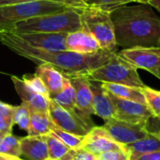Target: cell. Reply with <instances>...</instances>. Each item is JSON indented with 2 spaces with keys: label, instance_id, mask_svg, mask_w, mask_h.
<instances>
[{
  "label": "cell",
  "instance_id": "4dcf8cb0",
  "mask_svg": "<svg viewBox=\"0 0 160 160\" xmlns=\"http://www.w3.org/2000/svg\"><path fill=\"white\" fill-rule=\"evenodd\" d=\"M61 160H98L94 154L80 148L76 150H70Z\"/></svg>",
  "mask_w": 160,
  "mask_h": 160
},
{
  "label": "cell",
  "instance_id": "b9f144b4",
  "mask_svg": "<svg viewBox=\"0 0 160 160\" xmlns=\"http://www.w3.org/2000/svg\"><path fill=\"white\" fill-rule=\"evenodd\" d=\"M158 48H160V38H159V43H158Z\"/></svg>",
  "mask_w": 160,
  "mask_h": 160
},
{
  "label": "cell",
  "instance_id": "ba28073f",
  "mask_svg": "<svg viewBox=\"0 0 160 160\" xmlns=\"http://www.w3.org/2000/svg\"><path fill=\"white\" fill-rule=\"evenodd\" d=\"M103 128L114 142L124 146L136 142L146 137L148 134V131L146 130V123L131 124L115 118L105 121Z\"/></svg>",
  "mask_w": 160,
  "mask_h": 160
},
{
  "label": "cell",
  "instance_id": "cb8c5ba5",
  "mask_svg": "<svg viewBox=\"0 0 160 160\" xmlns=\"http://www.w3.org/2000/svg\"><path fill=\"white\" fill-rule=\"evenodd\" d=\"M0 154L21 158L20 138L12 133L5 135L0 143Z\"/></svg>",
  "mask_w": 160,
  "mask_h": 160
},
{
  "label": "cell",
  "instance_id": "44dd1931",
  "mask_svg": "<svg viewBox=\"0 0 160 160\" xmlns=\"http://www.w3.org/2000/svg\"><path fill=\"white\" fill-rule=\"evenodd\" d=\"M54 124L49 113L30 112V132L29 136H44L52 132Z\"/></svg>",
  "mask_w": 160,
  "mask_h": 160
},
{
  "label": "cell",
  "instance_id": "d6a6232c",
  "mask_svg": "<svg viewBox=\"0 0 160 160\" xmlns=\"http://www.w3.org/2000/svg\"><path fill=\"white\" fill-rule=\"evenodd\" d=\"M146 130L160 141V117H151L146 122Z\"/></svg>",
  "mask_w": 160,
  "mask_h": 160
},
{
  "label": "cell",
  "instance_id": "484cf974",
  "mask_svg": "<svg viewBox=\"0 0 160 160\" xmlns=\"http://www.w3.org/2000/svg\"><path fill=\"white\" fill-rule=\"evenodd\" d=\"M51 133H52L54 136H56L66 146H68L71 150L80 149L82 142L83 141V138H84L82 136H77V135L71 134L69 132L64 131V130L56 128L55 126L53 127Z\"/></svg>",
  "mask_w": 160,
  "mask_h": 160
},
{
  "label": "cell",
  "instance_id": "7bdbcfd3",
  "mask_svg": "<svg viewBox=\"0 0 160 160\" xmlns=\"http://www.w3.org/2000/svg\"><path fill=\"white\" fill-rule=\"evenodd\" d=\"M83 1H84V0H83Z\"/></svg>",
  "mask_w": 160,
  "mask_h": 160
},
{
  "label": "cell",
  "instance_id": "7402d4cb",
  "mask_svg": "<svg viewBox=\"0 0 160 160\" xmlns=\"http://www.w3.org/2000/svg\"><path fill=\"white\" fill-rule=\"evenodd\" d=\"M50 99L53 100L55 103H57L58 105L62 106L65 109H68L70 111H76L75 90L68 77H65L64 87L62 91L54 96H52Z\"/></svg>",
  "mask_w": 160,
  "mask_h": 160
},
{
  "label": "cell",
  "instance_id": "ac0fdd59",
  "mask_svg": "<svg viewBox=\"0 0 160 160\" xmlns=\"http://www.w3.org/2000/svg\"><path fill=\"white\" fill-rule=\"evenodd\" d=\"M43 82L50 93V98L62 91L65 76L50 64L38 65L35 72Z\"/></svg>",
  "mask_w": 160,
  "mask_h": 160
},
{
  "label": "cell",
  "instance_id": "83f0119b",
  "mask_svg": "<svg viewBox=\"0 0 160 160\" xmlns=\"http://www.w3.org/2000/svg\"><path fill=\"white\" fill-rule=\"evenodd\" d=\"M146 105L152 112L154 116L160 117V91L155 90L149 86L142 88Z\"/></svg>",
  "mask_w": 160,
  "mask_h": 160
},
{
  "label": "cell",
  "instance_id": "5bb4252c",
  "mask_svg": "<svg viewBox=\"0 0 160 160\" xmlns=\"http://www.w3.org/2000/svg\"><path fill=\"white\" fill-rule=\"evenodd\" d=\"M11 81L13 82L17 94L22 99V102L28 107L30 112L49 113L50 98L31 90L24 83L22 78H19L17 76H11Z\"/></svg>",
  "mask_w": 160,
  "mask_h": 160
},
{
  "label": "cell",
  "instance_id": "9c48e42d",
  "mask_svg": "<svg viewBox=\"0 0 160 160\" xmlns=\"http://www.w3.org/2000/svg\"><path fill=\"white\" fill-rule=\"evenodd\" d=\"M118 56L135 68H142L153 74L160 68V48L133 47L123 49Z\"/></svg>",
  "mask_w": 160,
  "mask_h": 160
},
{
  "label": "cell",
  "instance_id": "1f68e13d",
  "mask_svg": "<svg viewBox=\"0 0 160 160\" xmlns=\"http://www.w3.org/2000/svg\"><path fill=\"white\" fill-rule=\"evenodd\" d=\"M98 160H130V156L127 150L110 151L98 157Z\"/></svg>",
  "mask_w": 160,
  "mask_h": 160
},
{
  "label": "cell",
  "instance_id": "52a82bcc",
  "mask_svg": "<svg viewBox=\"0 0 160 160\" xmlns=\"http://www.w3.org/2000/svg\"><path fill=\"white\" fill-rule=\"evenodd\" d=\"M49 115L54 126L71 134L85 137L95 127L92 120L82 117L77 111H70L50 99Z\"/></svg>",
  "mask_w": 160,
  "mask_h": 160
},
{
  "label": "cell",
  "instance_id": "74e56055",
  "mask_svg": "<svg viewBox=\"0 0 160 160\" xmlns=\"http://www.w3.org/2000/svg\"><path fill=\"white\" fill-rule=\"evenodd\" d=\"M0 160H22L20 158H15V157H10V156H7V155H3L0 154Z\"/></svg>",
  "mask_w": 160,
  "mask_h": 160
},
{
  "label": "cell",
  "instance_id": "e0dca14e",
  "mask_svg": "<svg viewBox=\"0 0 160 160\" xmlns=\"http://www.w3.org/2000/svg\"><path fill=\"white\" fill-rule=\"evenodd\" d=\"M90 86L93 94L92 103L94 114L102 118L104 121L114 118V107L109 94L101 87V83L90 81Z\"/></svg>",
  "mask_w": 160,
  "mask_h": 160
},
{
  "label": "cell",
  "instance_id": "60d3db41",
  "mask_svg": "<svg viewBox=\"0 0 160 160\" xmlns=\"http://www.w3.org/2000/svg\"><path fill=\"white\" fill-rule=\"evenodd\" d=\"M4 136H5V134H3L2 132H0V143H1V142H2V140H3V138H4Z\"/></svg>",
  "mask_w": 160,
  "mask_h": 160
},
{
  "label": "cell",
  "instance_id": "7a4b0ae2",
  "mask_svg": "<svg viewBox=\"0 0 160 160\" xmlns=\"http://www.w3.org/2000/svg\"><path fill=\"white\" fill-rule=\"evenodd\" d=\"M117 46L158 47L160 18L149 4L127 5L111 12Z\"/></svg>",
  "mask_w": 160,
  "mask_h": 160
},
{
  "label": "cell",
  "instance_id": "30bf717a",
  "mask_svg": "<svg viewBox=\"0 0 160 160\" xmlns=\"http://www.w3.org/2000/svg\"><path fill=\"white\" fill-rule=\"evenodd\" d=\"M109 97L114 107L115 119L131 124H144L154 116L147 105L121 99L111 94Z\"/></svg>",
  "mask_w": 160,
  "mask_h": 160
},
{
  "label": "cell",
  "instance_id": "6da1fadb",
  "mask_svg": "<svg viewBox=\"0 0 160 160\" xmlns=\"http://www.w3.org/2000/svg\"><path fill=\"white\" fill-rule=\"evenodd\" d=\"M0 42L15 53L40 64H50L65 77L86 76L93 70L108 64L116 52L100 50L93 53L70 51L48 52L34 48L21 40L12 32H0Z\"/></svg>",
  "mask_w": 160,
  "mask_h": 160
},
{
  "label": "cell",
  "instance_id": "2e32d148",
  "mask_svg": "<svg viewBox=\"0 0 160 160\" xmlns=\"http://www.w3.org/2000/svg\"><path fill=\"white\" fill-rule=\"evenodd\" d=\"M21 158L23 160H49L48 145L44 136L20 138Z\"/></svg>",
  "mask_w": 160,
  "mask_h": 160
},
{
  "label": "cell",
  "instance_id": "f546056e",
  "mask_svg": "<svg viewBox=\"0 0 160 160\" xmlns=\"http://www.w3.org/2000/svg\"><path fill=\"white\" fill-rule=\"evenodd\" d=\"M38 1H52V2L62 3L70 8H79V9H82L85 7H87V5L83 0H0V6L27 3V2H38Z\"/></svg>",
  "mask_w": 160,
  "mask_h": 160
},
{
  "label": "cell",
  "instance_id": "d590c367",
  "mask_svg": "<svg viewBox=\"0 0 160 160\" xmlns=\"http://www.w3.org/2000/svg\"><path fill=\"white\" fill-rule=\"evenodd\" d=\"M130 160H160V152L151 153L143 156H140L138 158H131Z\"/></svg>",
  "mask_w": 160,
  "mask_h": 160
},
{
  "label": "cell",
  "instance_id": "ffe728a7",
  "mask_svg": "<svg viewBox=\"0 0 160 160\" xmlns=\"http://www.w3.org/2000/svg\"><path fill=\"white\" fill-rule=\"evenodd\" d=\"M127 151L130 156V159L138 158L140 156L160 152V141L151 134H147L143 139L133 142L128 145H125Z\"/></svg>",
  "mask_w": 160,
  "mask_h": 160
},
{
  "label": "cell",
  "instance_id": "ab89813d",
  "mask_svg": "<svg viewBox=\"0 0 160 160\" xmlns=\"http://www.w3.org/2000/svg\"><path fill=\"white\" fill-rule=\"evenodd\" d=\"M136 2H138L139 4H148L149 0H136Z\"/></svg>",
  "mask_w": 160,
  "mask_h": 160
},
{
  "label": "cell",
  "instance_id": "277c9868",
  "mask_svg": "<svg viewBox=\"0 0 160 160\" xmlns=\"http://www.w3.org/2000/svg\"><path fill=\"white\" fill-rule=\"evenodd\" d=\"M69 8H74L52 1L27 2L0 6V32H11L16 23L27 19L62 12Z\"/></svg>",
  "mask_w": 160,
  "mask_h": 160
},
{
  "label": "cell",
  "instance_id": "e575fe53",
  "mask_svg": "<svg viewBox=\"0 0 160 160\" xmlns=\"http://www.w3.org/2000/svg\"><path fill=\"white\" fill-rule=\"evenodd\" d=\"M13 126H14L13 124H11L10 122H8V120H6L4 117L0 115V132H2L5 135L12 133Z\"/></svg>",
  "mask_w": 160,
  "mask_h": 160
},
{
  "label": "cell",
  "instance_id": "8d00e7d4",
  "mask_svg": "<svg viewBox=\"0 0 160 160\" xmlns=\"http://www.w3.org/2000/svg\"><path fill=\"white\" fill-rule=\"evenodd\" d=\"M148 4L154 8H156L160 13V0H149Z\"/></svg>",
  "mask_w": 160,
  "mask_h": 160
},
{
  "label": "cell",
  "instance_id": "f1b7e54d",
  "mask_svg": "<svg viewBox=\"0 0 160 160\" xmlns=\"http://www.w3.org/2000/svg\"><path fill=\"white\" fill-rule=\"evenodd\" d=\"M22 81L24 82V83L34 92L40 94L48 98H50V93L48 91V89L46 88L45 84L43 83V82L41 81V79L36 74H25L22 76Z\"/></svg>",
  "mask_w": 160,
  "mask_h": 160
},
{
  "label": "cell",
  "instance_id": "5b68a950",
  "mask_svg": "<svg viewBox=\"0 0 160 160\" xmlns=\"http://www.w3.org/2000/svg\"><path fill=\"white\" fill-rule=\"evenodd\" d=\"M82 30L92 35L102 50L116 52L117 44L111 12L94 7H85L81 10Z\"/></svg>",
  "mask_w": 160,
  "mask_h": 160
},
{
  "label": "cell",
  "instance_id": "603a6c76",
  "mask_svg": "<svg viewBox=\"0 0 160 160\" xmlns=\"http://www.w3.org/2000/svg\"><path fill=\"white\" fill-rule=\"evenodd\" d=\"M44 138L48 145L49 160H61L71 150L52 133L44 135Z\"/></svg>",
  "mask_w": 160,
  "mask_h": 160
},
{
  "label": "cell",
  "instance_id": "f35d334b",
  "mask_svg": "<svg viewBox=\"0 0 160 160\" xmlns=\"http://www.w3.org/2000/svg\"><path fill=\"white\" fill-rule=\"evenodd\" d=\"M153 74H154L156 77H158V79H160V68H158V69H157L155 72H153Z\"/></svg>",
  "mask_w": 160,
  "mask_h": 160
},
{
  "label": "cell",
  "instance_id": "d4e9b609",
  "mask_svg": "<svg viewBox=\"0 0 160 160\" xmlns=\"http://www.w3.org/2000/svg\"><path fill=\"white\" fill-rule=\"evenodd\" d=\"M13 125H18L27 134L30 132V111L24 103H21L19 106H15L14 113L12 116Z\"/></svg>",
  "mask_w": 160,
  "mask_h": 160
},
{
  "label": "cell",
  "instance_id": "9a60e30c",
  "mask_svg": "<svg viewBox=\"0 0 160 160\" xmlns=\"http://www.w3.org/2000/svg\"><path fill=\"white\" fill-rule=\"evenodd\" d=\"M65 43L67 51L79 53H93L102 50L98 40L83 30L67 34Z\"/></svg>",
  "mask_w": 160,
  "mask_h": 160
},
{
  "label": "cell",
  "instance_id": "8992f818",
  "mask_svg": "<svg viewBox=\"0 0 160 160\" xmlns=\"http://www.w3.org/2000/svg\"><path fill=\"white\" fill-rule=\"evenodd\" d=\"M86 77L89 81L116 83L142 89L146 85L142 81L137 68L121 59L116 53L106 65L93 70Z\"/></svg>",
  "mask_w": 160,
  "mask_h": 160
},
{
  "label": "cell",
  "instance_id": "4fadbf2b",
  "mask_svg": "<svg viewBox=\"0 0 160 160\" xmlns=\"http://www.w3.org/2000/svg\"><path fill=\"white\" fill-rule=\"evenodd\" d=\"M75 90L76 111L85 119L91 120L94 114L93 94L90 86V81L86 76L68 77Z\"/></svg>",
  "mask_w": 160,
  "mask_h": 160
},
{
  "label": "cell",
  "instance_id": "ee69618b",
  "mask_svg": "<svg viewBox=\"0 0 160 160\" xmlns=\"http://www.w3.org/2000/svg\"><path fill=\"white\" fill-rule=\"evenodd\" d=\"M22 160H23V159H22Z\"/></svg>",
  "mask_w": 160,
  "mask_h": 160
},
{
  "label": "cell",
  "instance_id": "3957f363",
  "mask_svg": "<svg viewBox=\"0 0 160 160\" xmlns=\"http://www.w3.org/2000/svg\"><path fill=\"white\" fill-rule=\"evenodd\" d=\"M81 10L69 8L68 10L36 16L15 24L12 33H63L69 34L82 30Z\"/></svg>",
  "mask_w": 160,
  "mask_h": 160
},
{
  "label": "cell",
  "instance_id": "836d02e7",
  "mask_svg": "<svg viewBox=\"0 0 160 160\" xmlns=\"http://www.w3.org/2000/svg\"><path fill=\"white\" fill-rule=\"evenodd\" d=\"M14 110H15V106L0 101V115L4 117L6 120H8V122H10L11 124H13L12 116L14 113Z\"/></svg>",
  "mask_w": 160,
  "mask_h": 160
},
{
  "label": "cell",
  "instance_id": "d6986e66",
  "mask_svg": "<svg viewBox=\"0 0 160 160\" xmlns=\"http://www.w3.org/2000/svg\"><path fill=\"white\" fill-rule=\"evenodd\" d=\"M101 83V82H100ZM101 87L109 94L125 100H130L146 105L145 98L142 93V89L135 88L128 85L116 84V83H101Z\"/></svg>",
  "mask_w": 160,
  "mask_h": 160
},
{
  "label": "cell",
  "instance_id": "4316f807",
  "mask_svg": "<svg viewBox=\"0 0 160 160\" xmlns=\"http://www.w3.org/2000/svg\"><path fill=\"white\" fill-rule=\"evenodd\" d=\"M84 2L89 7H94L112 12L132 2H136V0H84Z\"/></svg>",
  "mask_w": 160,
  "mask_h": 160
},
{
  "label": "cell",
  "instance_id": "7c38bea8",
  "mask_svg": "<svg viewBox=\"0 0 160 160\" xmlns=\"http://www.w3.org/2000/svg\"><path fill=\"white\" fill-rule=\"evenodd\" d=\"M15 35L26 44L42 51H48V52L67 51L66 43H65L67 34L27 33V34H15Z\"/></svg>",
  "mask_w": 160,
  "mask_h": 160
},
{
  "label": "cell",
  "instance_id": "8fae6325",
  "mask_svg": "<svg viewBox=\"0 0 160 160\" xmlns=\"http://www.w3.org/2000/svg\"><path fill=\"white\" fill-rule=\"evenodd\" d=\"M81 148L94 154L97 157L110 151L127 150L124 145L117 143L111 138V136L103 128V126H95L90 130V132L83 138Z\"/></svg>",
  "mask_w": 160,
  "mask_h": 160
}]
</instances>
